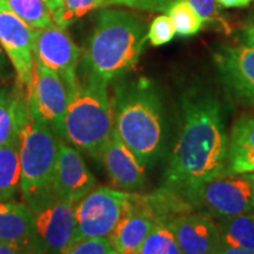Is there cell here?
<instances>
[{
    "label": "cell",
    "instance_id": "1",
    "mask_svg": "<svg viewBox=\"0 0 254 254\" xmlns=\"http://www.w3.org/2000/svg\"><path fill=\"white\" fill-rule=\"evenodd\" d=\"M228 134L221 101L204 90L182 97V119L160 190L183 200L190 190L226 174Z\"/></svg>",
    "mask_w": 254,
    "mask_h": 254
},
{
    "label": "cell",
    "instance_id": "2",
    "mask_svg": "<svg viewBox=\"0 0 254 254\" xmlns=\"http://www.w3.org/2000/svg\"><path fill=\"white\" fill-rule=\"evenodd\" d=\"M114 132L141 166L157 163L166 147V114L158 88L139 78L116 90L112 99Z\"/></svg>",
    "mask_w": 254,
    "mask_h": 254
},
{
    "label": "cell",
    "instance_id": "3",
    "mask_svg": "<svg viewBox=\"0 0 254 254\" xmlns=\"http://www.w3.org/2000/svg\"><path fill=\"white\" fill-rule=\"evenodd\" d=\"M147 39L145 23L138 15L120 9H104L97 17L84 68L111 81L138 62Z\"/></svg>",
    "mask_w": 254,
    "mask_h": 254
},
{
    "label": "cell",
    "instance_id": "4",
    "mask_svg": "<svg viewBox=\"0 0 254 254\" xmlns=\"http://www.w3.org/2000/svg\"><path fill=\"white\" fill-rule=\"evenodd\" d=\"M114 132L109 81L84 69L68 91L65 141L79 151L99 157Z\"/></svg>",
    "mask_w": 254,
    "mask_h": 254
},
{
    "label": "cell",
    "instance_id": "5",
    "mask_svg": "<svg viewBox=\"0 0 254 254\" xmlns=\"http://www.w3.org/2000/svg\"><path fill=\"white\" fill-rule=\"evenodd\" d=\"M60 142L47 124L30 112L27 113L19 138L20 190L25 202L53 190V176Z\"/></svg>",
    "mask_w": 254,
    "mask_h": 254
},
{
    "label": "cell",
    "instance_id": "6",
    "mask_svg": "<svg viewBox=\"0 0 254 254\" xmlns=\"http://www.w3.org/2000/svg\"><path fill=\"white\" fill-rule=\"evenodd\" d=\"M183 200L218 220L236 217L254 212V185L247 174H225L190 190Z\"/></svg>",
    "mask_w": 254,
    "mask_h": 254
},
{
    "label": "cell",
    "instance_id": "7",
    "mask_svg": "<svg viewBox=\"0 0 254 254\" xmlns=\"http://www.w3.org/2000/svg\"><path fill=\"white\" fill-rule=\"evenodd\" d=\"M132 193L95 187L75 205V231L72 245L91 238H110L123 217Z\"/></svg>",
    "mask_w": 254,
    "mask_h": 254
},
{
    "label": "cell",
    "instance_id": "8",
    "mask_svg": "<svg viewBox=\"0 0 254 254\" xmlns=\"http://www.w3.org/2000/svg\"><path fill=\"white\" fill-rule=\"evenodd\" d=\"M34 217L40 250L62 254L72 245L75 231V205L56 194L53 190L26 202Z\"/></svg>",
    "mask_w": 254,
    "mask_h": 254
},
{
    "label": "cell",
    "instance_id": "9",
    "mask_svg": "<svg viewBox=\"0 0 254 254\" xmlns=\"http://www.w3.org/2000/svg\"><path fill=\"white\" fill-rule=\"evenodd\" d=\"M165 204L160 190L144 195L132 193L110 239L118 254H139Z\"/></svg>",
    "mask_w": 254,
    "mask_h": 254
},
{
    "label": "cell",
    "instance_id": "10",
    "mask_svg": "<svg viewBox=\"0 0 254 254\" xmlns=\"http://www.w3.org/2000/svg\"><path fill=\"white\" fill-rule=\"evenodd\" d=\"M28 112L47 124L65 141V117L68 90L57 73L34 60L33 80L27 88Z\"/></svg>",
    "mask_w": 254,
    "mask_h": 254
},
{
    "label": "cell",
    "instance_id": "11",
    "mask_svg": "<svg viewBox=\"0 0 254 254\" xmlns=\"http://www.w3.org/2000/svg\"><path fill=\"white\" fill-rule=\"evenodd\" d=\"M34 60L63 79L69 91L78 80L81 50L72 40L66 28L55 21L49 26L34 30Z\"/></svg>",
    "mask_w": 254,
    "mask_h": 254
},
{
    "label": "cell",
    "instance_id": "12",
    "mask_svg": "<svg viewBox=\"0 0 254 254\" xmlns=\"http://www.w3.org/2000/svg\"><path fill=\"white\" fill-rule=\"evenodd\" d=\"M34 30L0 0V46L13 66L18 82L28 88L34 75Z\"/></svg>",
    "mask_w": 254,
    "mask_h": 254
},
{
    "label": "cell",
    "instance_id": "13",
    "mask_svg": "<svg viewBox=\"0 0 254 254\" xmlns=\"http://www.w3.org/2000/svg\"><path fill=\"white\" fill-rule=\"evenodd\" d=\"M213 60L228 93L239 103L254 107V47L218 45Z\"/></svg>",
    "mask_w": 254,
    "mask_h": 254
},
{
    "label": "cell",
    "instance_id": "14",
    "mask_svg": "<svg viewBox=\"0 0 254 254\" xmlns=\"http://www.w3.org/2000/svg\"><path fill=\"white\" fill-rule=\"evenodd\" d=\"M52 187L57 195L74 205L97 187V179L80 151L64 141L59 146Z\"/></svg>",
    "mask_w": 254,
    "mask_h": 254
},
{
    "label": "cell",
    "instance_id": "15",
    "mask_svg": "<svg viewBox=\"0 0 254 254\" xmlns=\"http://www.w3.org/2000/svg\"><path fill=\"white\" fill-rule=\"evenodd\" d=\"M170 226L183 254H214L221 244L217 222L204 212L172 214Z\"/></svg>",
    "mask_w": 254,
    "mask_h": 254
},
{
    "label": "cell",
    "instance_id": "16",
    "mask_svg": "<svg viewBox=\"0 0 254 254\" xmlns=\"http://www.w3.org/2000/svg\"><path fill=\"white\" fill-rule=\"evenodd\" d=\"M111 182L124 192L138 193L146 187L145 168L116 132L101 150L99 157Z\"/></svg>",
    "mask_w": 254,
    "mask_h": 254
},
{
    "label": "cell",
    "instance_id": "17",
    "mask_svg": "<svg viewBox=\"0 0 254 254\" xmlns=\"http://www.w3.org/2000/svg\"><path fill=\"white\" fill-rule=\"evenodd\" d=\"M0 243L19 247L27 254L41 251L33 213L25 201H0Z\"/></svg>",
    "mask_w": 254,
    "mask_h": 254
},
{
    "label": "cell",
    "instance_id": "18",
    "mask_svg": "<svg viewBox=\"0 0 254 254\" xmlns=\"http://www.w3.org/2000/svg\"><path fill=\"white\" fill-rule=\"evenodd\" d=\"M254 172V114L234 122L228 134L226 174Z\"/></svg>",
    "mask_w": 254,
    "mask_h": 254
},
{
    "label": "cell",
    "instance_id": "19",
    "mask_svg": "<svg viewBox=\"0 0 254 254\" xmlns=\"http://www.w3.org/2000/svg\"><path fill=\"white\" fill-rule=\"evenodd\" d=\"M28 113L27 88L20 84L0 88V146L19 141Z\"/></svg>",
    "mask_w": 254,
    "mask_h": 254
},
{
    "label": "cell",
    "instance_id": "20",
    "mask_svg": "<svg viewBox=\"0 0 254 254\" xmlns=\"http://www.w3.org/2000/svg\"><path fill=\"white\" fill-rule=\"evenodd\" d=\"M163 194L165 196L163 209L151 233L146 238L139 254H183L171 230L170 217L172 214L186 212L185 206L176 196L166 192H163Z\"/></svg>",
    "mask_w": 254,
    "mask_h": 254
},
{
    "label": "cell",
    "instance_id": "21",
    "mask_svg": "<svg viewBox=\"0 0 254 254\" xmlns=\"http://www.w3.org/2000/svg\"><path fill=\"white\" fill-rule=\"evenodd\" d=\"M20 180L19 141L0 146V201L14 200L20 190Z\"/></svg>",
    "mask_w": 254,
    "mask_h": 254
},
{
    "label": "cell",
    "instance_id": "22",
    "mask_svg": "<svg viewBox=\"0 0 254 254\" xmlns=\"http://www.w3.org/2000/svg\"><path fill=\"white\" fill-rule=\"evenodd\" d=\"M217 226L222 244L254 250V212L219 219Z\"/></svg>",
    "mask_w": 254,
    "mask_h": 254
},
{
    "label": "cell",
    "instance_id": "23",
    "mask_svg": "<svg viewBox=\"0 0 254 254\" xmlns=\"http://www.w3.org/2000/svg\"><path fill=\"white\" fill-rule=\"evenodd\" d=\"M12 11L33 30H40L53 23L52 14L44 0H7Z\"/></svg>",
    "mask_w": 254,
    "mask_h": 254
},
{
    "label": "cell",
    "instance_id": "24",
    "mask_svg": "<svg viewBox=\"0 0 254 254\" xmlns=\"http://www.w3.org/2000/svg\"><path fill=\"white\" fill-rule=\"evenodd\" d=\"M167 15L176 27L177 34L190 37L201 30L204 20L186 0H177L167 9Z\"/></svg>",
    "mask_w": 254,
    "mask_h": 254
},
{
    "label": "cell",
    "instance_id": "25",
    "mask_svg": "<svg viewBox=\"0 0 254 254\" xmlns=\"http://www.w3.org/2000/svg\"><path fill=\"white\" fill-rule=\"evenodd\" d=\"M107 6V0H62V8L53 21L66 28L93 9Z\"/></svg>",
    "mask_w": 254,
    "mask_h": 254
},
{
    "label": "cell",
    "instance_id": "26",
    "mask_svg": "<svg viewBox=\"0 0 254 254\" xmlns=\"http://www.w3.org/2000/svg\"><path fill=\"white\" fill-rule=\"evenodd\" d=\"M177 34L176 27L167 14L158 15L153 19L147 32V40L153 46H161L173 40Z\"/></svg>",
    "mask_w": 254,
    "mask_h": 254
},
{
    "label": "cell",
    "instance_id": "27",
    "mask_svg": "<svg viewBox=\"0 0 254 254\" xmlns=\"http://www.w3.org/2000/svg\"><path fill=\"white\" fill-rule=\"evenodd\" d=\"M62 254H118L110 238H91L73 244Z\"/></svg>",
    "mask_w": 254,
    "mask_h": 254
},
{
    "label": "cell",
    "instance_id": "28",
    "mask_svg": "<svg viewBox=\"0 0 254 254\" xmlns=\"http://www.w3.org/2000/svg\"><path fill=\"white\" fill-rule=\"evenodd\" d=\"M204 21H222L218 0H186Z\"/></svg>",
    "mask_w": 254,
    "mask_h": 254
},
{
    "label": "cell",
    "instance_id": "29",
    "mask_svg": "<svg viewBox=\"0 0 254 254\" xmlns=\"http://www.w3.org/2000/svg\"><path fill=\"white\" fill-rule=\"evenodd\" d=\"M177 0H112L111 5H123L146 11H167Z\"/></svg>",
    "mask_w": 254,
    "mask_h": 254
},
{
    "label": "cell",
    "instance_id": "30",
    "mask_svg": "<svg viewBox=\"0 0 254 254\" xmlns=\"http://www.w3.org/2000/svg\"><path fill=\"white\" fill-rule=\"evenodd\" d=\"M214 254H254V250L252 249H241V247H234L226 245V244H220L218 250Z\"/></svg>",
    "mask_w": 254,
    "mask_h": 254
},
{
    "label": "cell",
    "instance_id": "31",
    "mask_svg": "<svg viewBox=\"0 0 254 254\" xmlns=\"http://www.w3.org/2000/svg\"><path fill=\"white\" fill-rule=\"evenodd\" d=\"M240 40L243 41V45L254 47V21H251L246 27H244Z\"/></svg>",
    "mask_w": 254,
    "mask_h": 254
},
{
    "label": "cell",
    "instance_id": "32",
    "mask_svg": "<svg viewBox=\"0 0 254 254\" xmlns=\"http://www.w3.org/2000/svg\"><path fill=\"white\" fill-rule=\"evenodd\" d=\"M252 1L253 0H218L219 4L227 8L245 7V6H249Z\"/></svg>",
    "mask_w": 254,
    "mask_h": 254
},
{
    "label": "cell",
    "instance_id": "33",
    "mask_svg": "<svg viewBox=\"0 0 254 254\" xmlns=\"http://www.w3.org/2000/svg\"><path fill=\"white\" fill-rule=\"evenodd\" d=\"M46 2L47 7L51 11V14H52L53 20H55L57 15L59 14L60 8H62V0H44Z\"/></svg>",
    "mask_w": 254,
    "mask_h": 254
},
{
    "label": "cell",
    "instance_id": "34",
    "mask_svg": "<svg viewBox=\"0 0 254 254\" xmlns=\"http://www.w3.org/2000/svg\"><path fill=\"white\" fill-rule=\"evenodd\" d=\"M0 254H27L20 250L19 247H15L13 245H8V244L0 243Z\"/></svg>",
    "mask_w": 254,
    "mask_h": 254
},
{
    "label": "cell",
    "instance_id": "35",
    "mask_svg": "<svg viewBox=\"0 0 254 254\" xmlns=\"http://www.w3.org/2000/svg\"><path fill=\"white\" fill-rule=\"evenodd\" d=\"M5 66H6V58H5V53H4V50H2V47L0 46V78H1L2 73H4Z\"/></svg>",
    "mask_w": 254,
    "mask_h": 254
},
{
    "label": "cell",
    "instance_id": "36",
    "mask_svg": "<svg viewBox=\"0 0 254 254\" xmlns=\"http://www.w3.org/2000/svg\"><path fill=\"white\" fill-rule=\"evenodd\" d=\"M246 174H247V177L250 178V180L253 183V185H254V172H252V173H246Z\"/></svg>",
    "mask_w": 254,
    "mask_h": 254
},
{
    "label": "cell",
    "instance_id": "37",
    "mask_svg": "<svg viewBox=\"0 0 254 254\" xmlns=\"http://www.w3.org/2000/svg\"><path fill=\"white\" fill-rule=\"evenodd\" d=\"M34 254H46V253L43 252V251H38V252H36Z\"/></svg>",
    "mask_w": 254,
    "mask_h": 254
},
{
    "label": "cell",
    "instance_id": "38",
    "mask_svg": "<svg viewBox=\"0 0 254 254\" xmlns=\"http://www.w3.org/2000/svg\"><path fill=\"white\" fill-rule=\"evenodd\" d=\"M111 1H112V0H107V6L111 5Z\"/></svg>",
    "mask_w": 254,
    "mask_h": 254
}]
</instances>
